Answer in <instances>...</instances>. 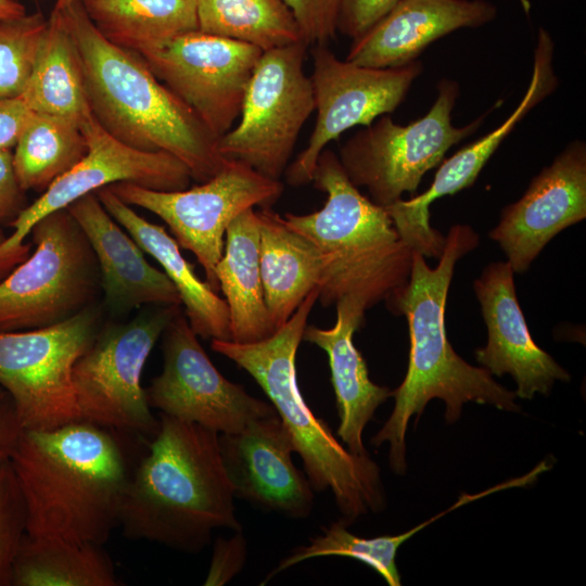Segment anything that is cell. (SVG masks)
Instances as JSON below:
<instances>
[{"label":"cell","mask_w":586,"mask_h":586,"mask_svg":"<svg viewBox=\"0 0 586 586\" xmlns=\"http://www.w3.org/2000/svg\"><path fill=\"white\" fill-rule=\"evenodd\" d=\"M86 152V138L78 122L33 112L12 153L20 188L42 193Z\"/></svg>","instance_id":"cell-30"},{"label":"cell","mask_w":586,"mask_h":586,"mask_svg":"<svg viewBox=\"0 0 586 586\" xmlns=\"http://www.w3.org/2000/svg\"><path fill=\"white\" fill-rule=\"evenodd\" d=\"M136 54L218 139L240 116L263 51L198 29Z\"/></svg>","instance_id":"cell-15"},{"label":"cell","mask_w":586,"mask_h":586,"mask_svg":"<svg viewBox=\"0 0 586 586\" xmlns=\"http://www.w3.org/2000/svg\"><path fill=\"white\" fill-rule=\"evenodd\" d=\"M107 213L132 237L142 251L151 255L176 288L184 314L198 336L211 340H230L229 309L207 282L194 272L182 256L180 246L163 226L138 215L109 187L94 192Z\"/></svg>","instance_id":"cell-24"},{"label":"cell","mask_w":586,"mask_h":586,"mask_svg":"<svg viewBox=\"0 0 586 586\" xmlns=\"http://www.w3.org/2000/svg\"><path fill=\"white\" fill-rule=\"evenodd\" d=\"M28 109L80 122L91 113L75 42L61 10L53 9L34 67L20 97Z\"/></svg>","instance_id":"cell-27"},{"label":"cell","mask_w":586,"mask_h":586,"mask_svg":"<svg viewBox=\"0 0 586 586\" xmlns=\"http://www.w3.org/2000/svg\"><path fill=\"white\" fill-rule=\"evenodd\" d=\"M448 511L450 508L405 533L373 538H364L352 534L346 528L349 523L342 519L323 528L322 534L310 538L307 545L296 548L281 560L267 579L308 559L340 556L361 561L373 569L390 586H399L402 584L400 575L395 561L398 548L416 533Z\"/></svg>","instance_id":"cell-32"},{"label":"cell","mask_w":586,"mask_h":586,"mask_svg":"<svg viewBox=\"0 0 586 586\" xmlns=\"http://www.w3.org/2000/svg\"><path fill=\"white\" fill-rule=\"evenodd\" d=\"M23 192L14 173L11 150H0V220L2 222H11L25 208Z\"/></svg>","instance_id":"cell-38"},{"label":"cell","mask_w":586,"mask_h":586,"mask_svg":"<svg viewBox=\"0 0 586 586\" xmlns=\"http://www.w3.org/2000/svg\"><path fill=\"white\" fill-rule=\"evenodd\" d=\"M335 307L334 326L328 329L306 326L303 340L328 355L340 417L337 436L352 454L367 456L364 429L393 391L370 380L367 364L353 341L354 333L364 323L367 309L352 300H343Z\"/></svg>","instance_id":"cell-23"},{"label":"cell","mask_w":586,"mask_h":586,"mask_svg":"<svg viewBox=\"0 0 586 586\" xmlns=\"http://www.w3.org/2000/svg\"><path fill=\"white\" fill-rule=\"evenodd\" d=\"M25 7L15 0H0V21L24 16Z\"/></svg>","instance_id":"cell-41"},{"label":"cell","mask_w":586,"mask_h":586,"mask_svg":"<svg viewBox=\"0 0 586 586\" xmlns=\"http://www.w3.org/2000/svg\"><path fill=\"white\" fill-rule=\"evenodd\" d=\"M199 30L257 47L263 52L304 42L282 0H196Z\"/></svg>","instance_id":"cell-31"},{"label":"cell","mask_w":586,"mask_h":586,"mask_svg":"<svg viewBox=\"0 0 586 586\" xmlns=\"http://www.w3.org/2000/svg\"><path fill=\"white\" fill-rule=\"evenodd\" d=\"M61 11L76 46L91 113L100 125L135 149L171 154L200 183L214 177L228 160L198 115L138 54L105 38L80 0Z\"/></svg>","instance_id":"cell-4"},{"label":"cell","mask_w":586,"mask_h":586,"mask_svg":"<svg viewBox=\"0 0 586 586\" xmlns=\"http://www.w3.org/2000/svg\"><path fill=\"white\" fill-rule=\"evenodd\" d=\"M265 302L275 332L318 288L321 260L316 247L270 207L256 211Z\"/></svg>","instance_id":"cell-26"},{"label":"cell","mask_w":586,"mask_h":586,"mask_svg":"<svg viewBox=\"0 0 586 586\" xmlns=\"http://www.w3.org/2000/svg\"><path fill=\"white\" fill-rule=\"evenodd\" d=\"M80 128L87 142L85 156L10 222L13 232L0 243V280L29 256L30 244L25 240L40 219L87 194L118 182L158 191L189 188V169L171 154L142 151L122 142L92 113L80 122Z\"/></svg>","instance_id":"cell-13"},{"label":"cell","mask_w":586,"mask_h":586,"mask_svg":"<svg viewBox=\"0 0 586 586\" xmlns=\"http://www.w3.org/2000/svg\"><path fill=\"white\" fill-rule=\"evenodd\" d=\"M25 499L10 459L0 462V586H11L14 563L26 535Z\"/></svg>","instance_id":"cell-34"},{"label":"cell","mask_w":586,"mask_h":586,"mask_svg":"<svg viewBox=\"0 0 586 586\" xmlns=\"http://www.w3.org/2000/svg\"><path fill=\"white\" fill-rule=\"evenodd\" d=\"M35 251L0 280V331L42 329L94 304L101 289L94 253L65 209L40 219Z\"/></svg>","instance_id":"cell-7"},{"label":"cell","mask_w":586,"mask_h":586,"mask_svg":"<svg viewBox=\"0 0 586 586\" xmlns=\"http://www.w3.org/2000/svg\"><path fill=\"white\" fill-rule=\"evenodd\" d=\"M2 221L0 220V243L5 239V235L1 229Z\"/></svg>","instance_id":"cell-43"},{"label":"cell","mask_w":586,"mask_h":586,"mask_svg":"<svg viewBox=\"0 0 586 586\" xmlns=\"http://www.w3.org/2000/svg\"><path fill=\"white\" fill-rule=\"evenodd\" d=\"M10 461L27 536L103 545L119 526L132 471L112 430L85 420L24 429Z\"/></svg>","instance_id":"cell-2"},{"label":"cell","mask_w":586,"mask_h":586,"mask_svg":"<svg viewBox=\"0 0 586 586\" xmlns=\"http://www.w3.org/2000/svg\"><path fill=\"white\" fill-rule=\"evenodd\" d=\"M31 114L21 98L0 99V150L15 146Z\"/></svg>","instance_id":"cell-39"},{"label":"cell","mask_w":586,"mask_h":586,"mask_svg":"<svg viewBox=\"0 0 586 586\" xmlns=\"http://www.w3.org/2000/svg\"><path fill=\"white\" fill-rule=\"evenodd\" d=\"M180 306H148L126 322L102 326L73 367L80 419L152 438L158 430L141 375L145 361Z\"/></svg>","instance_id":"cell-9"},{"label":"cell","mask_w":586,"mask_h":586,"mask_svg":"<svg viewBox=\"0 0 586 586\" xmlns=\"http://www.w3.org/2000/svg\"><path fill=\"white\" fill-rule=\"evenodd\" d=\"M318 302L315 288L273 334L254 343L212 340V349L244 369L262 387L289 432L316 491L330 489L351 524L384 505L380 470L369 455L352 454L306 404L296 375V353Z\"/></svg>","instance_id":"cell-6"},{"label":"cell","mask_w":586,"mask_h":586,"mask_svg":"<svg viewBox=\"0 0 586 586\" xmlns=\"http://www.w3.org/2000/svg\"><path fill=\"white\" fill-rule=\"evenodd\" d=\"M162 336L163 370L145 388L151 408L218 434L235 433L255 419L277 415L270 403L251 396L218 371L180 310Z\"/></svg>","instance_id":"cell-16"},{"label":"cell","mask_w":586,"mask_h":586,"mask_svg":"<svg viewBox=\"0 0 586 586\" xmlns=\"http://www.w3.org/2000/svg\"><path fill=\"white\" fill-rule=\"evenodd\" d=\"M219 447L234 497L293 519L311 513L313 487L292 461L293 442L278 415L219 434Z\"/></svg>","instance_id":"cell-19"},{"label":"cell","mask_w":586,"mask_h":586,"mask_svg":"<svg viewBox=\"0 0 586 586\" xmlns=\"http://www.w3.org/2000/svg\"><path fill=\"white\" fill-rule=\"evenodd\" d=\"M84 231L98 263L104 307L124 315L142 306H180L164 271L153 267L132 237L107 213L95 193L66 208Z\"/></svg>","instance_id":"cell-21"},{"label":"cell","mask_w":586,"mask_h":586,"mask_svg":"<svg viewBox=\"0 0 586 586\" xmlns=\"http://www.w3.org/2000/svg\"><path fill=\"white\" fill-rule=\"evenodd\" d=\"M307 44L263 52L247 85L240 122L218 138L220 155L280 180L300 132L315 111L310 76L305 72Z\"/></svg>","instance_id":"cell-10"},{"label":"cell","mask_w":586,"mask_h":586,"mask_svg":"<svg viewBox=\"0 0 586 586\" xmlns=\"http://www.w3.org/2000/svg\"><path fill=\"white\" fill-rule=\"evenodd\" d=\"M296 20L303 41L328 44L335 36L341 0H282Z\"/></svg>","instance_id":"cell-35"},{"label":"cell","mask_w":586,"mask_h":586,"mask_svg":"<svg viewBox=\"0 0 586 586\" xmlns=\"http://www.w3.org/2000/svg\"><path fill=\"white\" fill-rule=\"evenodd\" d=\"M310 53L317 115L306 148L285 169V180L293 187L313 181L317 160L332 140L394 112L423 69L418 60L398 67L361 66L340 60L327 44L314 46Z\"/></svg>","instance_id":"cell-14"},{"label":"cell","mask_w":586,"mask_h":586,"mask_svg":"<svg viewBox=\"0 0 586 586\" xmlns=\"http://www.w3.org/2000/svg\"><path fill=\"white\" fill-rule=\"evenodd\" d=\"M586 217V144L575 140L507 205L489 232L513 272H524L560 231Z\"/></svg>","instance_id":"cell-17"},{"label":"cell","mask_w":586,"mask_h":586,"mask_svg":"<svg viewBox=\"0 0 586 586\" xmlns=\"http://www.w3.org/2000/svg\"><path fill=\"white\" fill-rule=\"evenodd\" d=\"M553 47L550 34L540 28L528 88L509 117L487 135L461 148L449 158H444L425 192L409 200L400 199L385 207L398 235L412 250L426 254L442 245L444 235L430 225V204L438 198L470 188L515 125L556 90L558 79L552 67Z\"/></svg>","instance_id":"cell-18"},{"label":"cell","mask_w":586,"mask_h":586,"mask_svg":"<svg viewBox=\"0 0 586 586\" xmlns=\"http://www.w3.org/2000/svg\"><path fill=\"white\" fill-rule=\"evenodd\" d=\"M91 305L53 326L0 331V385L11 395L25 430H50L80 419L73 367L101 329Z\"/></svg>","instance_id":"cell-11"},{"label":"cell","mask_w":586,"mask_h":586,"mask_svg":"<svg viewBox=\"0 0 586 586\" xmlns=\"http://www.w3.org/2000/svg\"><path fill=\"white\" fill-rule=\"evenodd\" d=\"M215 273L229 309V341L254 343L273 334L260 275L259 225L254 208L241 213L227 228Z\"/></svg>","instance_id":"cell-25"},{"label":"cell","mask_w":586,"mask_h":586,"mask_svg":"<svg viewBox=\"0 0 586 586\" xmlns=\"http://www.w3.org/2000/svg\"><path fill=\"white\" fill-rule=\"evenodd\" d=\"M480 243L479 234L468 225L453 226L435 268L413 251L409 279L385 302L390 311L404 315L409 329V361L406 377L393 391L394 409L372 437L371 443L390 445L388 463L393 472L406 471V432L409 420L416 422L434 398L446 405L445 419H459L462 406L473 402L506 411H519L515 392L496 382L483 367L464 361L453 348L446 334L445 306L456 263Z\"/></svg>","instance_id":"cell-1"},{"label":"cell","mask_w":586,"mask_h":586,"mask_svg":"<svg viewBox=\"0 0 586 586\" xmlns=\"http://www.w3.org/2000/svg\"><path fill=\"white\" fill-rule=\"evenodd\" d=\"M473 286L487 328L486 345L475 351L481 367L492 375L510 374L515 395L523 399L548 395L556 381L570 380L569 372L532 339L508 262L487 265Z\"/></svg>","instance_id":"cell-20"},{"label":"cell","mask_w":586,"mask_h":586,"mask_svg":"<svg viewBox=\"0 0 586 586\" xmlns=\"http://www.w3.org/2000/svg\"><path fill=\"white\" fill-rule=\"evenodd\" d=\"M99 31L133 53L199 29L196 0H80Z\"/></svg>","instance_id":"cell-28"},{"label":"cell","mask_w":586,"mask_h":586,"mask_svg":"<svg viewBox=\"0 0 586 586\" xmlns=\"http://www.w3.org/2000/svg\"><path fill=\"white\" fill-rule=\"evenodd\" d=\"M148 453L132 471L124 497V536L196 553L217 527L241 530L219 434L161 413Z\"/></svg>","instance_id":"cell-3"},{"label":"cell","mask_w":586,"mask_h":586,"mask_svg":"<svg viewBox=\"0 0 586 586\" xmlns=\"http://www.w3.org/2000/svg\"><path fill=\"white\" fill-rule=\"evenodd\" d=\"M402 0H341L336 30L353 40L364 35Z\"/></svg>","instance_id":"cell-36"},{"label":"cell","mask_w":586,"mask_h":586,"mask_svg":"<svg viewBox=\"0 0 586 586\" xmlns=\"http://www.w3.org/2000/svg\"><path fill=\"white\" fill-rule=\"evenodd\" d=\"M12 585L117 586L119 581L102 545L25 535Z\"/></svg>","instance_id":"cell-29"},{"label":"cell","mask_w":586,"mask_h":586,"mask_svg":"<svg viewBox=\"0 0 586 586\" xmlns=\"http://www.w3.org/2000/svg\"><path fill=\"white\" fill-rule=\"evenodd\" d=\"M246 558L245 539L241 530L233 537H219L214 544L213 557L204 585L217 586L228 583L242 569Z\"/></svg>","instance_id":"cell-37"},{"label":"cell","mask_w":586,"mask_h":586,"mask_svg":"<svg viewBox=\"0 0 586 586\" xmlns=\"http://www.w3.org/2000/svg\"><path fill=\"white\" fill-rule=\"evenodd\" d=\"M458 95V82L443 79L435 102L421 118L399 125L386 114L357 131L337 155L352 183L365 187L369 199L381 207L400 200L405 192L412 194L446 152L473 133L485 118L486 114L455 127L451 112Z\"/></svg>","instance_id":"cell-8"},{"label":"cell","mask_w":586,"mask_h":586,"mask_svg":"<svg viewBox=\"0 0 586 586\" xmlns=\"http://www.w3.org/2000/svg\"><path fill=\"white\" fill-rule=\"evenodd\" d=\"M313 182L327 194L323 206L282 217L319 253L318 301L328 307L352 300L366 309L386 301L407 283L413 251L399 238L384 207L352 183L333 151L320 153Z\"/></svg>","instance_id":"cell-5"},{"label":"cell","mask_w":586,"mask_h":586,"mask_svg":"<svg viewBox=\"0 0 586 586\" xmlns=\"http://www.w3.org/2000/svg\"><path fill=\"white\" fill-rule=\"evenodd\" d=\"M110 188L128 205L158 216L178 245L194 254L206 282L216 292L219 284L215 269L224 253L229 225L249 208L270 207L283 192L280 180L235 161H228L211 179L183 190L158 191L130 182Z\"/></svg>","instance_id":"cell-12"},{"label":"cell","mask_w":586,"mask_h":586,"mask_svg":"<svg viewBox=\"0 0 586 586\" xmlns=\"http://www.w3.org/2000/svg\"><path fill=\"white\" fill-rule=\"evenodd\" d=\"M496 15L497 8L487 0H402L353 40L345 60L375 68L404 66L437 39L483 26Z\"/></svg>","instance_id":"cell-22"},{"label":"cell","mask_w":586,"mask_h":586,"mask_svg":"<svg viewBox=\"0 0 586 586\" xmlns=\"http://www.w3.org/2000/svg\"><path fill=\"white\" fill-rule=\"evenodd\" d=\"M23 431L14 400L0 385V462L10 459Z\"/></svg>","instance_id":"cell-40"},{"label":"cell","mask_w":586,"mask_h":586,"mask_svg":"<svg viewBox=\"0 0 586 586\" xmlns=\"http://www.w3.org/2000/svg\"><path fill=\"white\" fill-rule=\"evenodd\" d=\"M74 1H77V0H55L53 9H55V10L64 9L65 7L73 3Z\"/></svg>","instance_id":"cell-42"},{"label":"cell","mask_w":586,"mask_h":586,"mask_svg":"<svg viewBox=\"0 0 586 586\" xmlns=\"http://www.w3.org/2000/svg\"><path fill=\"white\" fill-rule=\"evenodd\" d=\"M47 23L40 12L0 21V99L24 92Z\"/></svg>","instance_id":"cell-33"}]
</instances>
